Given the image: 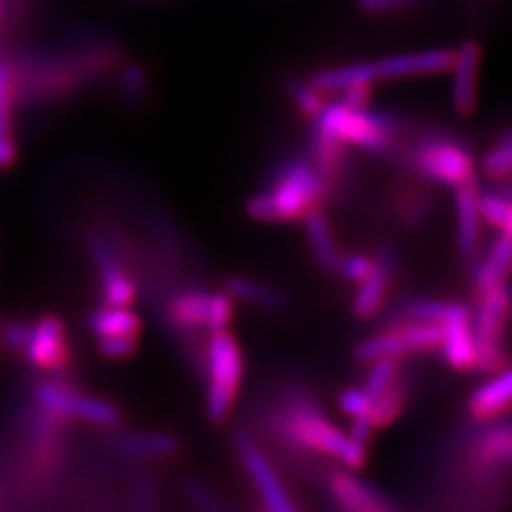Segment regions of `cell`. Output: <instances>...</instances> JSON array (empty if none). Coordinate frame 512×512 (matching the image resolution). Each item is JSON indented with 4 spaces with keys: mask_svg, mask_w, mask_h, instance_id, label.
Listing matches in <instances>:
<instances>
[{
    "mask_svg": "<svg viewBox=\"0 0 512 512\" xmlns=\"http://www.w3.org/2000/svg\"><path fill=\"white\" fill-rule=\"evenodd\" d=\"M512 434L506 419L487 423L468 448V472L472 476H489L498 470H506L510 463Z\"/></svg>",
    "mask_w": 512,
    "mask_h": 512,
    "instance_id": "5bb4252c",
    "label": "cell"
},
{
    "mask_svg": "<svg viewBox=\"0 0 512 512\" xmlns=\"http://www.w3.org/2000/svg\"><path fill=\"white\" fill-rule=\"evenodd\" d=\"M235 453L242 461V466L252 480L254 489L259 491L261 502L267 512H301L295 500L291 498V491L286 489L284 480L280 478L274 463L267 457L261 444L254 440L248 429L239 427L233 434Z\"/></svg>",
    "mask_w": 512,
    "mask_h": 512,
    "instance_id": "30bf717a",
    "label": "cell"
},
{
    "mask_svg": "<svg viewBox=\"0 0 512 512\" xmlns=\"http://www.w3.org/2000/svg\"><path fill=\"white\" fill-rule=\"evenodd\" d=\"M13 71V96L18 103H45L73 94L84 88L94 75L103 73L111 62V54L101 50H86V54L58 52H22L9 58Z\"/></svg>",
    "mask_w": 512,
    "mask_h": 512,
    "instance_id": "6da1fadb",
    "label": "cell"
},
{
    "mask_svg": "<svg viewBox=\"0 0 512 512\" xmlns=\"http://www.w3.org/2000/svg\"><path fill=\"white\" fill-rule=\"evenodd\" d=\"M374 82H378L374 60L372 62H352V64H344V67L316 71L308 79V84L323 94L342 92L352 84H374Z\"/></svg>",
    "mask_w": 512,
    "mask_h": 512,
    "instance_id": "4316f807",
    "label": "cell"
},
{
    "mask_svg": "<svg viewBox=\"0 0 512 512\" xmlns=\"http://www.w3.org/2000/svg\"><path fill=\"white\" fill-rule=\"evenodd\" d=\"M244 352L229 329L214 331L203 350L205 414L214 425L229 419L244 384Z\"/></svg>",
    "mask_w": 512,
    "mask_h": 512,
    "instance_id": "277c9868",
    "label": "cell"
},
{
    "mask_svg": "<svg viewBox=\"0 0 512 512\" xmlns=\"http://www.w3.org/2000/svg\"><path fill=\"white\" fill-rule=\"evenodd\" d=\"M510 261H512V231H498L493 244L489 246L483 259L472 267L474 291H485L489 286L504 284L510 276Z\"/></svg>",
    "mask_w": 512,
    "mask_h": 512,
    "instance_id": "603a6c76",
    "label": "cell"
},
{
    "mask_svg": "<svg viewBox=\"0 0 512 512\" xmlns=\"http://www.w3.org/2000/svg\"><path fill=\"white\" fill-rule=\"evenodd\" d=\"M442 329V346L440 352L448 367L455 372H478V350L474 340V327H472V310L466 308L446 323L440 325Z\"/></svg>",
    "mask_w": 512,
    "mask_h": 512,
    "instance_id": "2e32d148",
    "label": "cell"
},
{
    "mask_svg": "<svg viewBox=\"0 0 512 512\" xmlns=\"http://www.w3.org/2000/svg\"><path fill=\"white\" fill-rule=\"evenodd\" d=\"M372 402L374 397L363 387H346L338 395V408L350 421L367 419V414L372 410Z\"/></svg>",
    "mask_w": 512,
    "mask_h": 512,
    "instance_id": "d590c367",
    "label": "cell"
},
{
    "mask_svg": "<svg viewBox=\"0 0 512 512\" xmlns=\"http://www.w3.org/2000/svg\"><path fill=\"white\" fill-rule=\"evenodd\" d=\"M395 276V263L391 254L376 256V267L372 274L357 284V293L352 295L350 312L359 320H374L389 297L391 282Z\"/></svg>",
    "mask_w": 512,
    "mask_h": 512,
    "instance_id": "d6986e66",
    "label": "cell"
},
{
    "mask_svg": "<svg viewBox=\"0 0 512 512\" xmlns=\"http://www.w3.org/2000/svg\"><path fill=\"white\" fill-rule=\"evenodd\" d=\"M224 291L239 303H248V306L267 312H284L288 308V297L280 288L250 276H227V280H224Z\"/></svg>",
    "mask_w": 512,
    "mask_h": 512,
    "instance_id": "cb8c5ba5",
    "label": "cell"
},
{
    "mask_svg": "<svg viewBox=\"0 0 512 512\" xmlns=\"http://www.w3.org/2000/svg\"><path fill=\"white\" fill-rule=\"evenodd\" d=\"M510 397H512V374L510 367H502L500 372L489 374V378L478 384L468 397V414L472 421L487 425L493 421L506 419L508 408H510Z\"/></svg>",
    "mask_w": 512,
    "mask_h": 512,
    "instance_id": "ac0fdd59",
    "label": "cell"
},
{
    "mask_svg": "<svg viewBox=\"0 0 512 512\" xmlns=\"http://www.w3.org/2000/svg\"><path fill=\"white\" fill-rule=\"evenodd\" d=\"M478 214L495 231H512V203L506 184L478 192Z\"/></svg>",
    "mask_w": 512,
    "mask_h": 512,
    "instance_id": "f546056e",
    "label": "cell"
},
{
    "mask_svg": "<svg viewBox=\"0 0 512 512\" xmlns=\"http://www.w3.org/2000/svg\"><path fill=\"white\" fill-rule=\"evenodd\" d=\"M372 88L374 84H352L346 90H342L340 103H344L350 109H367L372 101Z\"/></svg>",
    "mask_w": 512,
    "mask_h": 512,
    "instance_id": "60d3db41",
    "label": "cell"
},
{
    "mask_svg": "<svg viewBox=\"0 0 512 512\" xmlns=\"http://www.w3.org/2000/svg\"><path fill=\"white\" fill-rule=\"evenodd\" d=\"M288 92H291L297 109L310 120H316L320 114H323V109L327 107L325 94L316 90L314 86H310L308 82L291 79V82H288Z\"/></svg>",
    "mask_w": 512,
    "mask_h": 512,
    "instance_id": "d6a6232c",
    "label": "cell"
},
{
    "mask_svg": "<svg viewBox=\"0 0 512 512\" xmlns=\"http://www.w3.org/2000/svg\"><path fill=\"white\" fill-rule=\"evenodd\" d=\"M510 320L508 282L495 284L476 293V310L472 312L474 340L478 350V372L495 374L508 365L506 331Z\"/></svg>",
    "mask_w": 512,
    "mask_h": 512,
    "instance_id": "52a82bcc",
    "label": "cell"
},
{
    "mask_svg": "<svg viewBox=\"0 0 512 512\" xmlns=\"http://www.w3.org/2000/svg\"><path fill=\"white\" fill-rule=\"evenodd\" d=\"M478 192V178L453 188L457 250L463 263L470 269L480 259V237H483V220H480L478 214Z\"/></svg>",
    "mask_w": 512,
    "mask_h": 512,
    "instance_id": "4fadbf2b",
    "label": "cell"
},
{
    "mask_svg": "<svg viewBox=\"0 0 512 512\" xmlns=\"http://www.w3.org/2000/svg\"><path fill=\"white\" fill-rule=\"evenodd\" d=\"M35 406L56 416L58 421H79L96 427H118L122 423V410L103 397L86 395L73 384L60 380H39L32 389Z\"/></svg>",
    "mask_w": 512,
    "mask_h": 512,
    "instance_id": "ba28073f",
    "label": "cell"
},
{
    "mask_svg": "<svg viewBox=\"0 0 512 512\" xmlns=\"http://www.w3.org/2000/svg\"><path fill=\"white\" fill-rule=\"evenodd\" d=\"M367 365H370V370H367L363 389L372 397H378L382 391L393 387L399 378H404L402 361L399 359H378Z\"/></svg>",
    "mask_w": 512,
    "mask_h": 512,
    "instance_id": "1f68e13d",
    "label": "cell"
},
{
    "mask_svg": "<svg viewBox=\"0 0 512 512\" xmlns=\"http://www.w3.org/2000/svg\"><path fill=\"white\" fill-rule=\"evenodd\" d=\"M24 359L37 372L47 376H60L69 370L73 361V348L67 323L58 314H43L30 327Z\"/></svg>",
    "mask_w": 512,
    "mask_h": 512,
    "instance_id": "8fae6325",
    "label": "cell"
},
{
    "mask_svg": "<svg viewBox=\"0 0 512 512\" xmlns=\"http://www.w3.org/2000/svg\"><path fill=\"white\" fill-rule=\"evenodd\" d=\"M408 165L421 178L448 188L476 178L472 152L455 137H427L408 154Z\"/></svg>",
    "mask_w": 512,
    "mask_h": 512,
    "instance_id": "9c48e42d",
    "label": "cell"
},
{
    "mask_svg": "<svg viewBox=\"0 0 512 512\" xmlns=\"http://www.w3.org/2000/svg\"><path fill=\"white\" fill-rule=\"evenodd\" d=\"M376 267V256L367 254V252H342L338 269L335 274L344 278L350 284H359L367 276L372 274V269Z\"/></svg>",
    "mask_w": 512,
    "mask_h": 512,
    "instance_id": "836d02e7",
    "label": "cell"
},
{
    "mask_svg": "<svg viewBox=\"0 0 512 512\" xmlns=\"http://www.w3.org/2000/svg\"><path fill=\"white\" fill-rule=\"evenodd\" d=\"M207 308H210V293L201 291V288H186V291L171 297L167 320L178 333L190 335L207 329Z\"/></svg>",
    "mask_w": 512,
    "mask_h": 512,
    "instance_id": "7402d4cb",
    "label": "cell"
},
{
    "mask_svg": "<svg viewBox=\"0 0 512 512\" xmlns=\"http://www.w3.org/2000/svg\"><path fill=\"white\" fill-rule=\"evenodd\" d=\"M408 3L410 0H357V5L363 13H387Z\"/></svg>",
    "mask_w": 512,
    "mask_h": 512,
    "instance_id": "b9f144b4",
    "label": "cell"
},
{
    "mask_svg": "<svg viewBox=\"0 0 512 512\" xmlns=\"http://www.w3.org/2000/svg\"><path fill=\"white\" fill-rule=\"evenodd\" d=\"M96 350L109 361H126L139 352V338H96Z\"/></svg>",
    "mask_w": 512,
    "mask_h": 512,
    "instance_id": "74e56055",
    "label": "cell"
},
{
    "mask_svg": "<svg viewBox=\"0 0 512 512\" xmlns=\"http://www.w3.org/2000/svg\"><path fill=\"white\" fill-rule=\"evenodd\" d=\"M235 299L224 291L210 293V308H207V333L229 329L235 316Z\"/></svg>",
    "mask_w": 512,
    "mask_h": 512,
    "instance_id": "e575fe53",
    "label": "cell"
},
{
    "mask_svg": "<svg viewBox=\"0 0 512 512\" xmlns=\"http://www.w3.org/2000/svg\"><path fill=\"white\" fill-rule=\"evenodd\" d=\"M316 131L370 154L393 152L399 137V128L391 116L370 109H350L340 101L327 103L323 114L316 118Z\"/></svg>",
    "mask_w": 512,
    "mask_h": 512,
    "instance_id": "5b68a950",
    "label": "cell"
},
{
    "mask_svg": "<svg viewBox=\"0 0 512 512\" xmlns=\"http://www.w3.org/2000/svg\"><path fill=\"white\" fill-rule=\"evenodd\" d=\"M3 5L5 0H0V22H3ZM0 45H3V32H0Z\"/></svg>",
    "mask_w": 512,
    "mask_h": 512,
    "instance_id": "7bdbcfd3",
    "label": "cell"
},
{
    "mask_svg": "<svg viewBox=\"0 0 512 512\" xmlns=\"http://www.w3.org/2000/svg\"><path fill=\"white\" fill-rule=\"evenodd\" d=\"M186 493L190 495V500L195 502L197 508H201L205 512H224L220 500L216 498V493H212L205 485L195 483V480H188Z\"/></svg>",
    "mask_w": 512,
    "mask_h": 512,
    "instance_id": "ab89813d",
    "label": "cell"
},
{
    "mask_svg": "<svg viewBox=\"0 0 512 512\" xmlns=\"http://www.w3.org/2000/svg\"><path fill=\"white\" fill-rule=\"evenodd\" d=\"M15 107L13 71L9 58L0 56V169H9L18 160V143L13 135L11 114Z\"/></svg>",
    "mask_w": 512,
    "mask_h": 512,
    "instance_id": "484cf974",
    "label": "cell"
},
{
    "mask_svg": "<svg viewBox=\"0 0 512 512\" xmlns=\"http://www.w3.org/2000/svg\"><path fill=\"white\" fill-rule=\"evenodd\" d=\"M88 329L96 338H141L143 320L131 308L101 306L88 316Z\"/></svg>",
    "mask_w": 512,
    "mask_h": 512,
    "instance_id": "d4e9b609",
    "label": "cell"
},
{
    "mask_svg": "<svg viewBox=\"0 0 512 512\" xmlns=\"http://www.w3.org/2000/svg\"><path fill=\"white\" fill-rule=\"evenodd\" d=\"M303 229H306V237L310 244V252L314 263L325 271V274H335L340 263V244L338 237H335L333 224L329 220V216L325 214L323 207H316L306 218L301 220Z\"/></svg>",
    "mask_w": 512,
    "mask_h": 512,
    "instance_id": "44dd1931",
    "label": "cell"
},
{
    "mask_svg": "<svg viewBox=\"0 0 512 512\" xmlns=\"http://www.w3.org/2000/svg\"><path fill=\"white\" fill-rule=\"evenodd\" d=\"M148 79L146 71H143L141 64L131 62L122 67L120 71V96L128 103H137L141 99V94L146 92Z\"/></svg>",
    "mask_w": 512,
    "mask_h": 512,
    "instance_id": "8d00e7d4",
    "label": "cell"
},
{
    "mask_svg": "<svg viewBox=\"0 0 512 512\" xmlns=\"http://www.w3.org/2000/svg\"><path fill=\"white\" fill-rule=\"evenodd\" d=\"M510 167H512V143L510 135L504 133L498 143L487 150V154L480 160V169L493 182L508 184L510 180Z\"/></svg>",
    "mask_w": 512,
    "mask_h": 512,
    "instance_id": "4dcf8cb0",
    "label": "cell"
},
{
    "mask_svg": "<svg viewBox=\"0 0 512 512\" xmlns=\"http://www.w3.org/2000/svg\"><path fill=\"white\" fill-rule=\"evenodd\" d=\"M455 50L440 47V50L425 52H408L395 54L374 60L378 79H404V77H421V75H438L451 71Z\"/></svg>",
    "mask_w": 512,
    "mask_h": 512,
    "instance_id": "e0dca14e",
    "label": "cell"
},
{
    "mask_svg": "<svg viewBox=\"0 0 512 512\" xmlns=\"http://www.w3.org/2000/svg\"><path fill=\"white\" fill-rule=\"evenodd\" d=\"M480 58H483V50L480 43L466 41L453 58V90L451 101L453 109L459 116H472L476 109V94H478V69Z\"/></svg>",
    "mask_w": 512,
    "mask_h": 512,
    "instance_id": "ffe728a7",
    "label": "cell"
},
{
    "mask_svg": "<svg viewBox=\"0 0 512 512\" xmlns=\"http://www.w3.org/2000/svg\"><path fill=\"white\" fill-rule=\"evenodd\" d=\"M442 346V329L429 320L397 316L380 331L367 335L355 346V359L372 363L378 359H399L416 355H434Z\"/></svg>",
    "mask_w": 512,
    "mask_h": 512,
    "instance_id": "8992f818",
    "label": "cell"
},
{
    "mask_svg": "<svg viewBox=\"0 0 512 512\" xmlns=\"http://www.w3.org/2000/svg\"><path fill=\"white\" fill-rule=\"evenodd\" d=\"M261 512H267V510H261Z\"/></svg>",
    "mask_w": 512,
    "mask_h": 512,
    "instance_id": "ee69618b",
    "label": "cell"
},
{
    "mask_svg": "<svg viewBox=\"0 0 512 512\" xmlns=\"http://www.w3.org/2000/svg\"><path fill=\"white\" fill-rule=\"evenodd\" d=\"M408 404H410V387L404 378H399L393 387L374 397L372 410L367 414V421H370L374 431L387 429L406 412Z\"/></svg>",
    "mask_w": 512,
    "mask_h": 512,
    "instance_id": "83f0119b",
    "label": "cell"
},
{
    "mask_svg": "<svg viewBox=\"0 0 512 512\" xmlns=\"http://www.w3.org/2000/svg\"><path fill=\"white\" fill-rule=\"evenodd\" d=\"M327 487L340 512H402L374 485L365 483L350 470L331 472L327 476Z\"/></svg>",
    "mask_w": 512,
    "mask_h": 512,
    "instance_id": "9a60e30c",
    "label": "cell"
},
{
    "mask_svg": "<svg viewBox=\"0 0 512 512\" xmlns=\"http://www.w3.org/2000/svg\"><path fill=\"white\" fill-rule=\"evenodd\" d=\"M90 252H92L96 271H99L103 306L131 308L139 295L137 282L120 263L116 250L111 248L105 239L94 237L90 239Z\"/></svg>",
    "mask_w": 512,
    "mask_h": 512,
    "instance_id": "7c38bea8",
    "label": "cell"
},
{
    "mask_svg": "<svg viewBox=\"0 0 512 512\" xmlns=\"http://www.w3.org/2000/svg\"><path fill=\"white\" fill-rule=\"evenodd\" d=\"M30 327L32 323L28 320H11V323L0 327V342L7 350H11L13 355H22L26 342H28V335H30Z\"/></svg>",
    "mask_w": 512,
    "mask_h": 512,
    "instance_id": "f35d334b",
    "label": "cell"
},
{
    "mask_svg": "<svg viewBox=\"0 0 512 512\" xmlns=\"http://www.w3.org/2000/svg\"><path fill=\"white\" fill-rule=\"evenodd\" d=\"M331 188L323 175L303 158L282 160L263 192L252 195L244 210L254 222L293 224L323 207Z\"/></svg>",
    "mask_w": 512,
    "mask_h": 512,
    "instance_id": "3957f363",
    "label": "cell"
},
{
    "mask_svg": "<svg viewBox=\"0 0 512 512\" xmlns=\"http://www.w3.org/2000/svg\"><path fill=\"white\" fill-rule=\"evenodd\" d=\"M114 442L128 457H171L180 451V440L171 434H120Z\"/></svg>",
    "mask_w": 512,
    "mask_h": 512,
    "instance_id": "f1b7e54d",
    "label": "cell"
},
{
    "mask_svg": "<svg viewBox=\"0 0 512 512\" xmlns=\"http://www.w3.org/2000/svg\"><path fill=\"white\" fill-rule=\"evenodd\" d=\"M271 425L288 446L331 457L350 472L363 470L370 459V446L352 440L320 410L310 395L288 399V404L271 419Z\"/></svg>",
    "mask_w": 512,
    "mask_h": 512,
    "instance_id": "7a4b0ae2",
    "label": "cell"
}]
</instances>
